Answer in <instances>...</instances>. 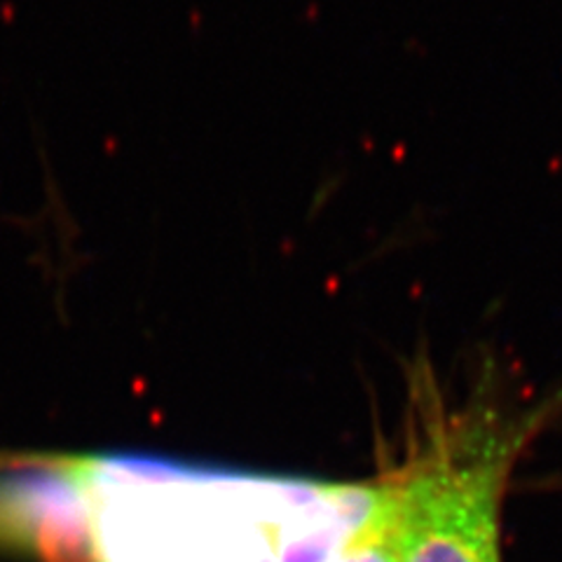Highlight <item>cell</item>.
<instances>
[{"label": "cell", "mask_w": 562, "mask_h": 562, "mask_svg": "<svg viewBox=\"0 0 562 562\" xmlns=\"http://www.w3.org/2000/svg\"><path fill=\"white\" fill-rule=\"evenodd\" d=\"M532 415L464 411L390 481L398 562H502L499 508Z\"/></svg>", "instance_id": "1"}, {"label": "cell", "mask_w": 562, "mask_h": 562, "mask_svg": "<svg viewBox=\"0 0 562 562\" xmlns=\"http://www.w3.org/2000/svg\"><path fill=\"white\" fill-rule=\"evenodd\" d=\"M324 562H398L392 532V487L386 512Z\"/></svg>", "instance_id": "2"}]
</instances>
